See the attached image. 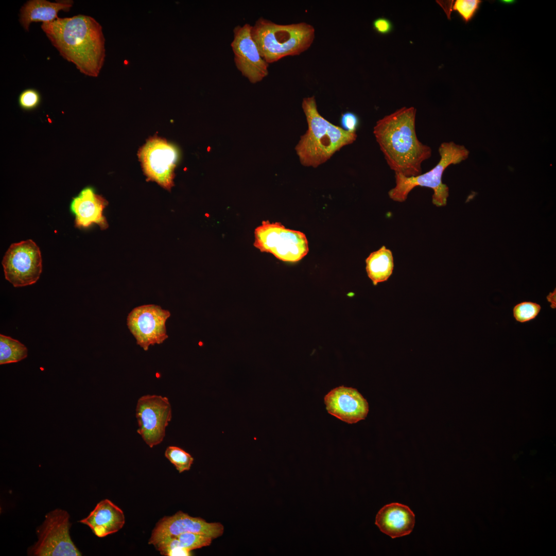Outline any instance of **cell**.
<instances>
[{
	"instance_id": "1",
	"label": "cell",
	"mask_w": 556,
	"mask_h": 556,
	"mask_svg": "<svg viewBox=\"0 0 556 556\" xmlns=\"http://www.w3.org/2000/svg\"><path fill=\"white\" fill-rule=\"evenodd\" d=\"M52 45L83 74L96 77L106 57L105 39L100 24L93 18L78 14L42 24Z\"/></svg>"
},
{
	"instance_id": "2",
	"label": "cell",
	"mask_w": 556,
	"mask_h": 556,
	"mask_svg": "<svg viewBox=\"0 0 556 556\" xmlns=\"http://www.w3.org/2000/svg\"><path fill=\"white\" fill-rule=\"evenodd\" d=\"M416 109L404 107L377 121L373 133L385 159L395 173L414 177L431 155L430 147L421 142L415 131Z\"/></svg>"
},
{
	"instance_id": "3",
	"label": "cell",
	"mask_w": 556,
	"mask_h": 556,
	"mask_svg": "<svg viewBox=\"0 0 556 556\" xmlns=\"http://www.w3.org/2000/svg\"><path fill=\"white\" fill-rule=\"evenodd\" d=\"M302 107L308 129L301 136L295 149L302 165L317 167L343 146L356 140V132L344 130L320 114L314 96L304 98Z\"/></svg>"
},
{
	"instance_id": "4",
	"label": "cell",
	"mask_w": 556,
	"mask_h": 556,
	"mask_svg": "<svg viewBox=\"0 0 556 556\" xmlns=\"http://www.w3.org/2000/svg\"><path fill=\"white\" fill-rule=\"evenodd\" d=\"M251 33L262 58L269 64L307 50L314 41L315 29L305 22L279 24L260 18L252 26Z\"/></svg>"
},
{
	"instance_id": "5",
	"label": "cell",
	"mask_w": 556,
	"mask_h": 556,
	"mask_svg": "<svg viewBox=\"0 0 556 556\" xmlns=\"http://www.w3.org/2000/svg\"><path fill=\"white\" fill-rule=\"evenodd\" d=\"M440 159L437 164L429 171L414 177H405L395 173V186L390 189L388 195L392 200L404 202L410 191L416 186L430 188L433 191L432 203L437 206L446 205L449 196L448 186L442 182L444 170L451 164H457L466 160L469 151L463 145L453 142L442 143L439 148Z\"/></svg>"
},
{
	"instance_id": "6",
	"label": "cell",
	"mask_w": 556,
	"mask_h": 556,
	"mask_svg": "<svg viewBox=\"0 0 556 556\" xmlns=\"http://www.w3.org/2000/svg\"><path fill=\"white\" fill-rule=\"evenodd\" d=\"M254 246L261 252L272 254L288 262H296L308 252L305 235L298 231L286 229L280 222L263 221L255 230Z\"/></svg>"
},
{
	"instance_id": "7",
	"label": "cell",
	"mask_w": 556,
	"mask_h": 556,
	"mask_svg": "<svg viewBox=\"0 0 556 556\" xmlns=\"http://www.w3.org/2000/svg\"><path fill=\"white\" fill-rule=\"evenodd\" d=\"M68 513L56 509L45 515L37 530V542L28 549L34 556H80L81 552L71 539Z\"/></svg>"
},
{
	"instance_id": "8",
	"label": "cell",
	"mask_w": 556,
	"mask_h": 556,
	"mask_svg": "<svg viewBox=\"0 0 556 556\" xmlns=\"http://www.w3.org/2000/svg\"><path fill=\"white\" fill-rule=\"evenodd\" d=\"M2 264L5 279L15 287L34 284L42 270L40 249L31 239L11 244Z\"/></svg>"
},
{
	"instance_id": "9",
	"label": "cell",
	"mask_w": 556,
	"mask_h": 556,
	"mask_svg": "<svg viewBox=\"0 0 556 556\" xmlns=\"http://www.w3.org/2000/svg\"><path fill=\"white\" fill-rule=\"evenodd\" d=\"M136 417L137 433L150 447L160 444L165 436L166 428L172 418L171 407L167 397L146 395L137 401Z\"/></svg>"
},
{
	"instance_id": "10",
	"label": "cell",
	"mask_w": 556,
	"mask_h": 556,
	"mask_svg": "<svg viewBox=\"0 0 556 556\" xmlns=\"http://www.w3.org/2000/svg\"><path fill=\"white\" fill-rule=\"evenodd\" d=\"M170 316V312L160 306L144 305L132 310L127 324L137 344L147 351L150 345L161 344L168 338L165 324Z\"/></svg>"
},
{
	"instance_id": "11",
	"label": "cell",
	"mask_w": 556,
	"mask_h": 556,
	"mask_svg": "<svg viewBox=\"0 0 556 556\" xmlns=\"http://www.w3.org/2000/svg\"><path fill=\"white\" fill-rule=\"evenodd\" d=\"M138 155L147 177L170 189L173 184L174 169L178 157L176 148L162 138L153 137L141 149Z\"/></svg>"
},
{
	"instance_id": "12",
	"label": "cell",
	"mask_w": 556,
	"mask_h": 556,
	"mask_svg": "<svg viewBox=\"0 0 556 556\" xmlns=\"http://www.w3.org/2000/svg\"><path fill=\"white\" fill-rule=\"evenodd\" d=\"M251 29L248 23L236 26L231 46L237 68L250 82L256 83L268 76L269 64L262 58Z\"/></svg>"
},
{
	"instance_id": "13",
	"label": "cell",
	"mask_w": 556,
	"mask_h": 556,
	"mask_svg": "<svg viewBox=\"0 0 556 556\" xmlns=\"http://www.w3.org/2000/svg\"><path fill=\"white\" fill-rule=\"evenodd\" d=\"M224 527L220 523H208L200 517H195L182 511L171 516H165L156 524L149 540L154 545L169 536L186 532L203 534L216 538L221 536Z\"/></svg>"
},
{
	"instance_id": "14",
	"label": "cell",
	"mask_w": 556,
	"mask_h": 556,
	"mask_svg": "<svg viewBox=\"0 0 556 556\" xmlns=\"http://www.w3.org/2000/svg\"><path fill=\"white\" fill-rule=\"evenodd\" d=\"M324 403L329 414L349 424L365 419L369 412L367 400L353 388L332 389L325 396Z\"/></svg>"
},
{
	"instance_id": "15",
	"label": "cell",
	"mask_w": 556,
	"mask_h": 556,
	"mask_svg": "<svg viewBox=\"0 0 556 556\" xmlns=\"http://www.w3.org/2000/svg\"><path fill=\"white\" fill-rule=\"evenodd\" d=\"M108 202L101 196L95 194L93 188L86 187L73 198L70 209L75 216V225L86 228L92 223L98 224L103 230L108 227L103 211Z\"/></svg>"
},
{
	"instance_id": "16",
	"label": "cell",
	"mask_w": 556,
	"mask_h": 556,
	"mask_svg": "<svg viewBox=\"0 0 556 556\" xmlns=\"http://www.w3.org/2000/svg\"><path fill=\"white\" fill-rule=\"evenodd\" d=\"M375 525L384 533L392 538L409 534L415 524V515L407 506L391 503L384 506L377 513Z\"/></svg>"
},
{
	"instance_id": "17",
	"label": "cell",
	"mask_w": 556,
	"mask_h": 556,
	"mask_svg": "<svg viewBox=\"0 0 556 556\" xmlns=\"http://www.w3.org/2000/svg\"><path fill=\"white\" fill-rule=\"evenodd\" d=\"M79 522L89 526L98 537H103L121 529L125 523L123 511L111 501H99L85 518Z\"/></svg>"
},
{
	"instance_id": "18",
	"label": "cell",
	"mask_w": 556,
	"mask_h": 556,
	"mask_svg": "<svg viewBox=\"0 0 556 556\" xmlns=\"http://www.w3.org/2000/svg\"><path fill=\"white\" fill-rule=\"evenodd\" d=\"M72 1L50 2L46 0H30L21 7L19 22L26 31L29 30L32 22L49 23L58 18L61 11H68L72 7Z\"/></svg>"
},
{
	"instance_id": "19",
	"label": "cell",
	"mask_w": 556,
	"mask_h": 556,
	"mask_svg": "<svg viewBox=\"0 0 556 556\" xmlns=\"http://www.w3.org/2000/svg\"><path fill=\"white\" fill-rule=\"evenodd\" d=\"M366 263L368 275L374 285L386 281L393 272V255L390 250L384 246L371 253L366 259Z\"/></svg>"
},
{
	"instance_id": "20",
	"label": "cell",
	"mask_w": 556,
	"mask_h": 556,
	"mask_svg": "<svg viewBox=\"0 0 556 556\" xmlns=\"http://www.w3.org/2000/svg\"><path fill=\"white\" fill-rule=\"evenodd\" d=\"M27 356V348L10 337L0 335V364L17 362Z\"/></svg>"
},
{
	"instance_id": "21",
	"label": "cell",
	"mask_w": 556,
	"mask_h": 556,
	"mask_svg": "<svg viewBox=\"0 0 556 556\" xmlns=\"http://www.w3.org/2000/svg\"><path fill=\"white\" fill-rule=\"evenodd\" d=\"M542 307L532 301H523L513 308V316L516 321L524 323L534 320L540 314Z\"/></svg>"
},
{
	"instance_id": "22",
	"label": "cell",
	"mask_w": 556,
	"mask_h": 556,
	"mask_svg": "<svg viewBox=\"0 0 556 556\" xmlns=\"http://www.w3.org/2000/svg\"><path fill=\"white\" fill-rule=\"evenodd\" d=\"M165 456L180 473L189 470L194 461V458L189 453L177 446H168Z\"/></svg>"
},
{
	"instance_id": "23",
	"label": "cell",
	"mask_w": 556,
	"mask_h": 556,
	"mask_svg": "<svg viewBox=\"0 0 556 556\" xmlns=\"http://www.w3.org/2000/svg\"><path fill=\"white\" fill-rule=\"evenodd\" d=\"M450 11H456L467 23L472 20L480 8V0H456L451 1Z\"/></svg>"
},
{
	"instance_id": "24",
	"label": "cell",
	"mask_w": 556,
	"mask_h": 556,
	"mask_svg": "<svg viewBox=\"0 0 556 556\" xmlns=\"http://www.w3.org/2000/svg\"><path fill=\"white\" fill-rule=\"evenodd\" d=\"M154 546L163 555H192L191 551L180 546L179 541L176 536L165 538L154 544Z\"/></svg>"
},
{
	"instance_id": "25",
	"label": "cell",
	"mask_w": 556,
	"mask_h": 556,
	"mask_svg": "<svg viewBox=\"0 0 556 556\" xmlns=\"http://www.w3.org/2000/svg\"><path fill=\"white\" fill-rule=\"evenodd\" d=\"M180 546L189 551L211 545L212 538L201 534L186 532L176 536Z\"/></svg>"
},
{
	"instance_id": "26",
	"label": "cell",
	"mask_w": 556,
	"mask_h": 556,
	"mask_svg": "<svg viewBox=\"0 0 556 556\" xmlns=\"http://www.w3.org/2000/svg\"><path fill=\"white\" fill-rule=\"evenodd\" d=\"M19 104L20 107L25 110H32L36 109L41 101V96L39 92L34 89H27L20 94Z\"/></svg>"
},
{
	"instance_id": "27",
	"label": "cell",
	"mask_w": 556,
	"mask_h": 556,
	"mask_svg": "<svg viewBox=\"0 0 556 556\" xmlns=\"http://www.w3.org/2000/svg\"><path fill=\"white\" fill-rule=\"evenodd\" d=\"M341 128L349 132H356L359 125L358 116L352 112H345L341 115L340 118Z\"/></svg>"
},
{
	"instance_id": "28",
	"label": "cell",
	"mask_w": 556,
	"mask_h": 556,
	"mask_svg": "<svg viewBox=\"0 0 556 556\" xmlns=\"http://www.w3.org/2000/svg\"><path fill=\"white\" fill-rule=\"evenodd\" d=\"M372 26L376 32L383 35L390 33L393 29L391 21L388 19L383 17L375 19L373 21Z\"/></svg>"
},
{
	"instance_id": "29",
	"label": "cell",
	"mask_w": 556,
	"mask_h": 556,
	"mask_svg": "<svg viewBox=\"0 0 556 556\" xmlns=\"http://www.w3.org/2000/svg\"><path fill=\"white\" fill-rule=\"evenodd\" d=\"M556 289L553 291V292H549L546 297V299L548 302L550 303V307L552 309H555L556 308Z\"/></svg>"
},
{
	"instance_id": "30",
	"label": "cell",
	"mask_w": 556,
	"mask_h": 556,
	"mask_svg": "<svg viewBox=\"0 0 556 556\" xmlns=\"http://www.w3.org/2000/svg\"><path fill=\"white\" fill-rule=\"evenodd\" d=\"M514 2H516V1H501L500 3H503L504 4H513Z\"/></svg>"
}]
</instances>
